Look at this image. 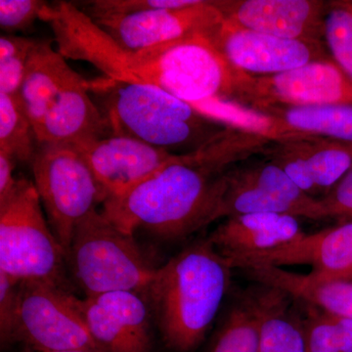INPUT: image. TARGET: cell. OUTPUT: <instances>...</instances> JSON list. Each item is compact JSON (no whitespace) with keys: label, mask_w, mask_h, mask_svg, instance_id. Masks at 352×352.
Listing matches in <instances>:
<instances>
[{"label":"cell","mask_w":352,"mask_h":352,"mask_svg":"<svg viewBox=\"0 0 352 352\" xmlns=\"http://www.w3.org/2000/svg\"><path fill=\"white\" fill-rule=\"evenodd\" d=\"M244 134L222 129L194 151L173 161L122 195L104 201L101 212L122 232L146 231L179 240L219 219L231 164L251 155Z\"/></svg>","instance_id":"obj_1"},{"label":"cell","mask_w":352,"mask_h":352,"mask_svg":"<svg viewBox=\"0 0 352 352\" xmlns=\"http://www.w3.org/2000/svg\"><path fill=\"white\" fill-rule=\"evenodd\" d=\"M66 59L87 62L113 80L152 85L190 103L210 76V58L200 36L146 50L120 47L82 9L67 1L47 3L41 15Z\"/></svg>","instance_id":"obj_2"},{"label":"cell","mask_w":352,"mask_h":352,"mask_svg":"<svg viewBox=\"0 0 352 352\" xmlns=\"http://www.w3.org/2000/svg\"><path fill=\"white\" fill-rule=\"evenodd\" d=\"M231 270L208 239L157 268L143 296L170 351L191 352L200 346L226 295Z\"/></svg>","instance_id":"obj_3"},{"label":"cell","mask_w":352,"mask_h":352,"mask_svg":"<svg viewBox=\"0 0 352 352\" xmlns=\"http://www.w3.org/2000/svg\"><path fill=\"white\" fill-rule=\"evenodd\" d=\"M18 97L38 144L78 145L112 134L87 80L50 41H36Z\"/></svg>","instance_id":"obj_4"},{"label":"cell","mask_w":352,"mask_h":352,"mask_svg":"<svg viewBox=\"0 0 352 352\" xmlns=\"http://www.w3.org/2000/svg\"><path fill=\"white\" fill-rule=\"evenodd\" d=\"M111 133L173 153L192 152L220 131L187 102L152 85L96 78L88 82Z\"/></svg>","instance_id":"obj_5"},{"label":"cell","mask_w":352,"mask_h":352,"mask_svg":"<svg viewBox=\"0 0 352 352\" xmlns=\"http://www.w3.org/2000/svg\"><path fill=\"white\" fill-rule=\"evenodd\" d=\"M66 261L85 296L120 291L144 295L157 270L134 236L122 232L98 210L76 227Z\"/></svg>","instance_id":"obj_6"},{"label":"cell","mask_w":352,"mask_h":352,"mask_svg":"<svg viewBox=\"0 0 352 352\" xmlns=\"http://www.w3.org/2000/svg\"><path fill=\"white\" fill-rule=\"evenodd\" d=\"M66 252L44 217L34 182L18 178L0 201V271L19 281L47 282L69 289Z\"/></svg>","instance_id":"obj_7"},{"label":"cell","mask_w":352,"mask_h":352,"mask_svg":"<svg viewBox=\"0 0 352 352\" xmlns=\"http://www.w3.org/2000/svg\"><path fill=\"white\" fill-rule=\"evenodd\" d=\"M30 164L46 219L67 256L76 227L103 204L100 187L74 145L38 144Z\"/></svg>","instance_id":"obj_8"},{"label":"cell","mask_w":352,"mask_h":352,"mask_svg":"<svg viewBox=\"0 0 352 352\" xmlns=\"http://www.w3.org/2000/svg\"><path fill=\"white\" fill-rule=\"evenodd\" d=\"M30 351L104 352L83 319L80 298L58 285L41 281L21 284L19 310L12 342Z\"/></svg>","instance_id":"obj_9"},{"label":"cell","mask_w":352,"mask_h":352,"mask_svg":"<svg viewBox=\"0 0 352 352\" xmlns=\"http://www.w3.org/2000/svg\"><path fill=\"white\" fill-rule=\"evenodd\" d=\"M91 18V17H90ZM120 47L138 51L194 36H210L223 22L217 1L92 17Z\"/></svg>","instance_id":"obj_10"},{"label":"cell","mask_w":352,"mask_h":352,"mask_svg":"<svg viewBox=\"0 0 352 352\" xmlns=\"http://www.w3.org/2000/svg\"><path fill=\"white\" fill-rule=\"evenodd\" d=\"M240 101L256 110L270 106L352 105V80L333 60H320L277 75L252 76Z\"/></svg>","instance_id":"obj_11"},{"label":"cell","mask_w":352,"mask_h":352,"mask_svg":"<svg viewBox=\"0 0 352 352\" xmlns=\"http://www.w3.org/2000/svg\"><path fill=\"white\" fill-rule=\"evenodd\" d=\"M208 38L232 66L254 76L277 75L327 59L319 41L278 38L226 20Z\"/></svg>","instance_id":"obj_12"},{"label":"cell","mask_w":352,"mask_h":352,"mask_svg":"<svg viewBox=\"0 0 352 352\" xmlns=\"http://www.w3.org/2000/svg\"><path fill=\"white\" fill-rule=\"evenodd\" d=\"M74 146L89 166L104 201L144 182L177 155L116 134Z\"/></svg>","instance_id":"obj_13"},{"label":"cell","mask_w":352,"mask_h":352,"mask_svg":"<svg viewBox=\"0 0 352 352\" xmlns=\"http://www.w3.org/2000/svg\"><path fill=\"white\" fill-rule=\"evenodd\" d=\"M88 331L104 352H151V309L145 296L111 292L80 300Z\"/></svg>","instance_id":"obj_14"},{"label":"cell","mask_w":352,"mask_h":352,"mask_svg":"<svg viewBox=\"0 0 352 352\" xmlns=\"http://www.w3.org/2000/svg\"><path fill=\"white\" fill-rule=\"evenodd\" d=\"M233 268L254 265H309L312 273L331 280L352 279V222L314 234L302 233L270 251L226 258Z\"/></svg>","instance_id":"obj_15"},{"label":"cell","mask_w":352,"mask_h":352,"mask_svg":"<svg viewBox=\"0 0 352 352\" xmlns=\"http://www.w3.org/2000/svg\"><path fill=\"white\" fill-rule=\"evenodd\" d=\"M224 20L278 38L319 41L327 4L314 0L217 1Z\"/></svg>","instance_id":"obj_16"},{"label":"cell","mask_w":352,"mask_h":352,"mask_svg":"<svg viewBox=\"0 0 352 352\" xmlns=\"http://www.w3.org/2000/svg\"><path fill=\"white\" fill-rule=\"evenodd\" d=\"M293 215L252 214L229 217L208 240L226 258L270 251L296 240L302 234Z\"/></svg>","instance_id":"obj_17"},{"label":"cell","mask_w":352,"mask_h":352,"mask_svg":"<svg viewBox=\"0 0 352 352\" xmlns=\"http://www.w3.org/2000/svg\"><path fill=\"white\" fill-rule=\"evenodd\" d=\"M244 270L263 286L280 289L320 307L326 314L352 320L351 280L326 279L312 272L298 274L272 265H254Z\"/></svg>","instance_id":"obj_18"},{"label":"cell","mask_w":352,"mask_h":352,"mask_svg":"<svg viewBox=\"0 0 352 352\" xmlns=\"http://www.w3.org/2000/svg\"><path fill=\"white\" fill-rule=\"evenodd\" d=\"M204 117L229 129L252 134L278 145L314 142L321 138L296 131L284 120L231 99L215 98L190 104Z\"/></svg>","instance_id":"obj_19"},{"label":"cell","mask_w":352,"mask_h":352,"mask_svg":"<svg viewBox=\"0 0 352 352\" xmlns=\"http://www.w3.org/2000/svg\"><path fill=\"white\" fill-rule=\"evenodd\" d=\"M263 287L258 352H307L305 327L288 311L286 294Z\"/></svg>","instance_id":"obj_20"},{"label":"cell","mask_w":352,"mask_h":352,"mask_svg":"<svg viewBox=\"0 0 352 352\" xmlns=\"http://www.w3.org/2000/svg\"><path fill=\"white\" fill-rule=\"evenodd\" d=\"M296 131L352 144V105L270 106L261 109Z\"/></svg>","instance_id":"obj_21"},{"label":"cell","mask_w":352,"mask_h":352,"mask_svg":"<svg viewBox=\"0 0 352 352\" xmlns=\"http://www.w3.org/2000/svg\"><path fill=\"white\" fill-rule=\"evenodd\" d=\"M234 175L241 182L258 187L286 201L298 210L300 217L314 220L328 219L321 199H315L298 188L276 164H265L249 170H234Z\"/></svg>","instance_id":"obj_22"},{"label":"cell","mask_w":352,"mask_h":352,"mask_svg":"<svg viewBox=\"0 0 352 352\" xmlns=\"http://www.w3.org/2000/svg\"><path fill=\"white\" fill-rule=\"evenodd\" d=\"M261 320V296L256 293L231 308L210 352H258Z\"/></svg>","instance_id":"obj_23"},{"label":"cell","mask_w":352,"mask_h":352,"mask_svg":"<svg viewBox=\"0 0 352 352\" xmlns=\"http://www.w3.org/2000/svg\"><path fill=\"white\" fill-rule=\"evenodd\" d=\"M38 142L19 97L0 94V151L31 164Z\"/></svg>","instance_id":"obj_24"},{"label":"cell","mask_w":352,"mask_h":352,"mask_svg":"<svg viewBox=\"0 0 352 352\" xmlns=\"http://www.w3.org/2000/svg\"><path fill=\"white\" fill-rule=\"evenodd\" d=\"M296 147L305 157L318 191H330L352 168V153L346 143L321 138L296 143Z\"/></svg>","instance_id":"obj_25"},{"label":"cell","mask_w":352,"mask_h":352,"mask_svg":"<svg viewBox=\"0 0 352 352\" xmlns=\"http://www.w3.org/2000/svg\"><path fill=\"white\" fill-rule=\"evenodd\" d=\"M323 36L333 62L352 80V1L327 4Z\"/></svg>","instance_id":"obj_26"},{"label":"cell","mask_w":352,"mask_h":352,"mask_svg":"<svg viewBox=\"0 0 352 352\" xmlns=\"http://www.w3.org/2000/svg\"><path fill=\"white\" fill-rule=\"evenodd\" d=\"M36 41L15 34L0 36V94L19 96Z\"/></svg>","instance_id":"obj_27"},{"label":"cell","mask_w":352,"mask_h":352,"mask_svg":"<svg viewBox=\"0 0 352 352\" xmlns=\"http://www.w3.org/2000/svg\"><path fill=\"white\" fill-rule=\"evenodd\" d=\"M46 4L41 0H1L0 27L9 34L28 31L36 20H41Z\"/></svg>","instance_id":"obj_28"},{"label":"cell","mask_w":352,"mask_h":352,"mask_svg":"<svg viewBox=\"0 0 352 352\" xmlns=\"http://www.w3.org/2000/svg\"><path fill=\"white\" fill-rule=\"evenodd\" d=\"M22 281L0 271V338L2 344H12L19 310Z\"/></svg>","instance_id":"obj_29"},{"label":"cell","mask_w":352,"mask_h":352,"mask_svg":"<svg viewBox=\"0 0 352 352\" xmlns=\"http://www.w3.org/2000/svg\"><path fill=\"white\" fill-rule=\"evenodd\" d=\"M305 337L307 352H342L339 328L332 314L318 315L308 321Z\"/></svg>","instance_id":"obj_30"},{"label":"cell","mask_w":352,"mask_h":352,"mask_svg":"<svg viewBox=\"0 0 352 352\" xmlns=\"http://www.w3.org/2000/svg\"><path fill=\"white\" fill-rule=\"evenodd\" d=\"M321 201L328 219L340 217L352 222V168Z\"/></svg>","instance_id":"obj_31"},{"label":"cell","mask_w":352,"mask_h":352,"mask_svg":"<svg viewBox=\"0 0 352 352\" xmlns=\"http://www.w3.org/2000/svg\"><path fill=\"white\" fill-rule=\"evenodd\" d=\"M16 164L12 157L0 151V201L6 200L17 185L18 178L14 176Z\"/></svg>","instance_id":"obj_32"},{"label":"cell","mask_w":352,"mask_h":352,"mask_svg":"<svg viewBox=\"0 0 352 352\" xmlns=\"http://www.w3.org/2000/svg\"><path fill=\"white\" fill-rule=\"evenodd\" d=\"M335 319L337 322L338 328H339L342 352H352L351 319L342 318V317L339 316H335Z\"/></svg>","instance_id":"obj_33"},{"label":"cell","mask_w":352,"mask_h":352,"mask_svg":"<svg viewBox=\"0 0 352 352\" xmlns=\"http://www.w3.org/2000/svg\"><path fill=\"white\" fill-rule=\"evenodd\" d=\"M27 352H38V351H27ZM57 352H90V351H57Z\"/></svg>","instance_id":"obj_34"},{"label":"cell","mask_w":352,"mask_h":352,"mask_svg":"<svg viewBox=\"0 0 352 352\" xmlns=\"http://www.w3.org/2000/svg\"><path fill=\"white\" fill-rule=\"evenodd\" d=\"M346 147L349 148V151H351L352 153V144H346Z\"/></svg>","instance_id":"obj_35"}]
</instances>
